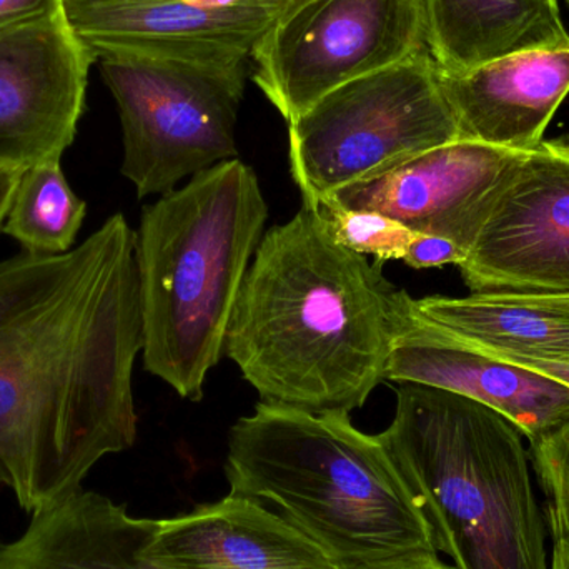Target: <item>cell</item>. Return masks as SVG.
Wrapping results in <instances>:
<instances>
[{"label": "cell", "instance_id": "obj_17", "mask_svg": "<svg viewBox=\"0 0 569 569\" xmlns=\"http://www.w3.org/2000/svg\"><path fill=\"white\" fill-rule=\"evenodd\" d=\"M427 47L441 72L567 46L558 0H423Z\"/></svg>", "mask_w": 569, "mask_h": 569}, {"label": "cell", "instance_id": "obj_5", "mask_svg": "<svg viewBox=\"0 0 569 569\" xmlns=\"http://www.w3.org/2000/svg\"><path fill=\"white\" fill-rule=\"evenodd\" d=\"M455 569H550L523 433L471 398L398 383L378 435Z\"/></svg>", "mask_w": 569, "mask_h": 569}, {"label": "cell", "instance_id": "obj_16", "mask_svg": "<svg viewBox=\"0 0 569 569\" xmlns=\"http://www.w3.org/2000/svg\"><path fill=\"white\" fill-rule=\"evenodd\" d=\"M16 540H0V569H162L143 547L157 520L79 490L30 515Z\"/></svg>", "mask_w": 569, "mask_h": 569}, {"label": "cell", "instance_id": "obj_3", "mask_svg": "<svg viewBox=\"0 0 569 569\" xmlns=\"http://www.w3.org/2000/svg\"><path fill=\"white\" fill-rule=\"evenodd\" d=\"M226 473L232 493L280 508L343 568L438 555L383 441L348 411L260 401L230 430Z\"/></svg>", "mask_w": 569, "mask_h": 569}, {"label": "cell", "instance_id": "obj_24", "mask_svg": "<svg viewBox=\"0 0 569 569\" xmlns=\"http://www.w3.org/2000/svg\"><path fill=\"white\" fill-rule=\"evenodd\" d=\"M343 569H455L438 558V555H421V557L398 558V560L378 561V563L361 565V567Z\"/></svg>", "mask_w": 569, "mask_h": 569}, {"label": "cell", "instance_id": "obj_8", "mask_svg": "<svg viewBox=\"0 0 569 569\" xmlns=\"http://www.w3.org/2000/svg\"><path fill=\"white\" fill-rule=\"evenodd\" d=\"M421 50L423 0H308L259 40L253 80L291 122L331 90Z\"/></svg>", "mask_w": 569, "mask_h": 569}, {"label": "cell", "instance_id": "obj_27", "mask_svg": "<svg viewBox=\"0 0 569 569\" xmlns=\"http://www.w3.org/2000/svg\"><path fill=\"white\" fill-rule=\"evenodd\" d=\"M550 569H569V540L555 541Z\"/></svg>", "mask_w": 569, "mask_h": 569}, {"label": "cell", "instance_id": "obj_22", "mask_svg": "<svg viewBox=\"0 0 569 569\" xmlns=\"http://www.w3.org/2000/svg\"><path fill=\"white\" fill-rule=\"evenodd\" d=\"M463 259V250L451 240L418 233L403 262L411 269L423 270L431 269V267L450 266V263L460 266Z\"/></svg>", "mask_w": 569, "mask_h": 569}, {"label": "cell", "instance_id": "obj_7", "mask_svg": "<svg viewBox=\"0 0 569 569\" xmlns=\"http://www.w3.org/2000/svg\"><path fill=\"white\" fill-rule=\"evenodd\" d=\"M119 109L122 176L139 199L166 196L187 177L239 159L237 117L247 69L167 57H100Z\"/></svg>", "mask_w": 569, "mask_h": 569}, {"label": "cell", "instance_id": "obj_15", "mask_svg": "<svg viewBox=\"0 0 569 569\" xmlns=\"http://www.w3.org/2000/svg\"><path fill=\"white\" fill-rule=\"evenodd\" d=\"M460 139L530 152L569 93V43L503 57L461 73L440 70Z\"/></svg>", "mask_w": 569, "mask_h": 569}, {"label": "cell", "instance_id": "obj_14", "mask_svg": "<svg viewBox=\"0 0 569 569\" xmlns=\"http://www.w3.org/2000/svg\"><path fill=\"white\" fill-rule=\"evenodd\" d=\"M143 551L162 569H343L283 515L232 491L157 520Z\"/></svg>", "mask_w": 569, "mask_h": 569}, {"label": "cell", "instance_id": "obj_21", "mask_svg": "<svg viewBox=\"0 0 569 569\" xmlns=\"http://www.w3.org/2000/svg\"><path fill=\"white\" fill-rule=\"evenodd\" d=\"M531 450L548 498V523L553 543L569 540V420L531 445Z\"/></svg>", "mask_w": 569, "mask_h": 569}, {"label": "cell", "instance_id": "obj_20", "mask_svg": "<svg viewBox=\"0 0 569 569\" xmlns=\"http://www.w3.org/2000/svg\"><path fill=\"white\" fill-rule=\"evenodd\" d=\"M317 209L338 243L360 253L373 256L381 263L403 262L418 233L390 217L367 210H343L325 202L307 203Z\"/></svg>", "mask_w": 569, "mask_h": 569}, {"label": "cell", "instance_id": "obj_19", "mask_svg": "<svg viewBox=\"0 0 569 569\" xmlns=\"http://www.w3.org/2000/svg\"><path fill=\"white\" fill-rule=\"evenodd\" d=\"M86 216L87 203L73 192L60 159H49L23 170L2 232L22 252L60 256L76 247Z\"/></svg>", "mask_w": 569, "mask_h": 569}, {"label": "cell", "instance_id": "obj_13", "mask_svg": "<svg viewBox=\"0 0 569 569\" xmlns=\"http://www.w3.org/2000/svg\"><path fill=\"white\" fill-rule=\"evenodd\" d=\"M385 380L441 388L493 408L531 445L569 420V388L488 357L418 313L411 297Z\"/></svg>", "mask_w": 569, "mask_h": 569}, {"label": "cell", "instance_id": "obj_26", "mask_svg": "<svg viewBox=\"0 0 569 569\" xmlns=\"http://www.w3.org/2000/svg\"><path fill=\"white\" fill-rule=\"evenodd\" d=\"M23 170H0V232Z\"/></svg>", "mask_w": 569, "mask_h": 569}, {"label": "cell", "instance_id": "obj_25", "mask_svg": "<svg viewBox=\"0 0 569 569\" xmlns=\"http://www.w3.org/2000/svg\"><path fill=\"white\" fill-rule=\"evenodd\" d=\"M190 2L207 3V6H260L276 10L280 16H287L308 0H190Z\"/></svg>", "mask_w": 569, "mask_h": 569}, {"label": "cell", "instance_id": "obj_2", "mask_svg": "<svg viewBox=\"0 0 569 569\" xmlns=\"http://www.w3.org/2000/svg\"><path fill=\"white\" fill-rule=\"evenodd\" d=\"M410 298L303 203L263 236L226 353L262 401L351 413L385 380Z\"/></svg>", "mask_w": 569, "mask_h": 569}, {"label": "cell", "instance_id": "obj_1", "mask_svg": "<svg viewBox=\"0 0 569 569\" xmlns=\"http://www.w3.org/2000/svg\"><path fill=\"white\" fill-rule=\"evenodd\" d=\"M136 240L113 213L69 252L0 260V485L27 513L136 443Z\"/></svg>", "mask_w": 569, "mask_h": 569}, {"label": "cell", "instance_id": "obj_18", "mask_svg": "<svg viewBox=\"0 0 569 569\" xmlns=\"http://www.w3.org/2000/svg\"><path fill=\"white\" fill-rule=\"evenodd\" d=\"M418 313L488 357L569 360V298L531 295L427 297Z\"/></svg>", "mask_w": 569, "mask_h": 569}, {"label": "cell", "instance_id": "obj_28", "mask_svg": "<svg viewBox=\"0 0 569 569\" xmlns=\"http://www.w3.org/2000/svg\"><path fill=\"white\" fill-rule=\"evenodd\" d=\"M567 2L569 3V0H567Z\"/></svg>", "mask_w": 569, "mask_h": 569}, {"label": "cell", "instance_id": "obj_12", "mask_svg": "<svg viewBox=\"0 0 569 569\" xmlns=\"http://www.w3.org/2000/svg\"><path fill=\"white\" fill-rule=\"evenodd\" d=\"M63 9L93 62L126 53L249 66L259 40L282 17L269 7L190 0H63Z\"/></svg>", "mask_w": 569, "mask_h": 569}, {"label": "cell", "instance_id": "obj_11", "mask_svg": "<svg viewBox=\"0 0 569 569\" xmlns=\"http://www.w3.org/2000/svg\"><path fill=\"white\" fill-rule=\"evenodd\" d=\"M525 156L458 139L315 202L381 213L413 232L451 240L467 257L491 203Z\"/></svg>", "mask_w": 569, "mask_h": 569}, {"label": "cell", "instance_id": "obj_10", "mask_svg": "<svg viewBox=\"0 0 569 569\" xmlns=\"http://www.w3.org/2000/svg\"><path fill=\"white\" fill-rule=\"evenodd\" d=\"M92 63L66 9L0 29V170L62 159L86 110Z\"/></svg>", "mask_w": 569, "mask_h": 569}, {"label": "cell", "instance_id": "obj_6", "mask_svg": "<svg viewBox=\"0 0 569 569\" xmlns=\"http://www.w3.org/2000/svg\"><path fill=\"white\" fill-rule=\"evenodd\" d=\"M288 126L303 203L460 139L428 50L343 83Z\"/></svg>", "mask_w": 569, "mask_h": 569}, {"label": "cell", "instance_id": "obj_23", "mask_svg": "<svg viewBox=\"0 0 569 569\" xmlns=\"http://www.w3.org/2000/svg\"><path fill=\"white\" fill-rule=\"evenodd\" d=\"M63 9V0H0V29L43 19Z\"/></svg>", "mask_w": 569, "mask_h": 569}, {"label": "cell", "instance_id": "obj_9", "mask_svg": "<svg viewBox=\"0 0 569 569\" xmlns=\"http://www.w3.org/2000/svg\"><path fill=\"white\" fill-rule=\"evenodd\" d=\"M458 267L471 293L569 295V139L527 152Z\"/></svg>", "mask_w": 569, "mask_h": 569}, {"label": "cell", "instance_id": "obj_4", "mask_svg": "<svg viewBox=\"0 0 569 569\" xmlns=\"http://www.w3.org/2000/svg\"><path fill=\"white\" fill-rule=\"evenodd\" d=\"M269 206L240 159L193 176L140 217L136 240L143 367L190 401L226 351L227 331Z\"/></svg>", "mask_w": 569, "mask_h": 569}]
</instances>
